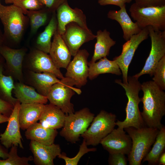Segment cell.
I'll return each mask as SVG.
<instances>
[{
  "instance_id": "1",
  "label": "cell",
  "mask_w": 165,
  "mask_h": 165,
  "mask_svg": "<svg viewBox=\"0 0 165 165\" xmlns=\"http://www.w3.org/2000/svg\"><path fill=\"white\" fill-rule=\"evenodd\" d=\"M143 93L141 98L143 111L141 114L145 126L160 130L163 126L161 120L165 115V93L153 81L141 85Z\"/></svg>"
},
{
  "instance_id": "2",
  "label": "cell",
  "mask_w": 165,
  "mask_h": 165,
  "mask_svg": "<svg viewBox=\"0 0 165 165\" xmlns=\"http://www.w3.org/2000/svg\"><path fill=\"white\" fill-rule=\"evenodd\" d=\"M127 81V83H125L121 79L115 80V83L124 88L128 99L125 109L126 118L122 121L117 120L116 125L124 129L130 127L139 128L145 126L139 108L141 101L139 94L141 84L138 78L133 76L128 77Z\"/></svg>"
},
{
  "instance_id": "3",
  "label": "cell",
  "mask_w": 165,
  "mask_h": 165,
  "mask_svg": "<svg viewBox=\"0 0 165 165\" xmlns=\"http://www.w3.org/2000/svg\"><path fill=\"white\" fill-rule=\"evenodd\" d=\"M131 138L132 145L128 155L130 165H140L150 150L159 130L144 126L139 128L130 127L124 129Z\"/></svg>"
},
{
  "instance_id": "4",
  "label": "cell",
  "mask_w": 165,
  "mask_h": 165,
  "mask_svg": "<svg viewBox=\"0 0 165 165\" xmlns=\"http://www.w3.org/2000/svg\"><path fill=\"white\" fill-rule=\"evenodd\" d=\"M0 19L4 27V40L19 42L29 22L22 10L13 4L6 6L0 3Z\"/></svg>"
},
{
  "instance_id": "5",
  "label": "cell",
  "mask_w": 165,
  "mask_h": 165,
  "mask_svg": "<svg viewBox=\"0 0 165 165\" xmlns=\"http://www.w3.org/2000/svg\"><path fill=\"white\" fill-rule=\"evenodd\" d=\"M94 115L89 108H84L66 115L60 135L68 141L75 143L87 130L92 122Z\"/></svg>"
},
{
  "instance_id": "6",
  "label": "cell",
  "mask_w": 165,
  "mask_h": 165,
  "mask_svg": "<svg viewBox=\"0 0 165 165\" xmlns=\"http://www.w3.org/2000/svg\"><path fill=\"white\" fill-rule=\"evenodd\" d=\"M74 86L72 80L64 77L53 85L47 97L50 103L58 107L66 115L75 112L74 105L71 102L72 97L75 93L80 95L82 93Z\"/></svg>"
},
{
  "instance_id": "7",
  "label": "cell",
  "mask_w": 165,
  "mask_h": 165,
  "mask_svg": "<svg viewBox=\"0 0 165 165\" xmlns=\"http://www.w3.org/2000/svg\"><path fill=\"white\" fill-rule=\"evenodd\" d=\"M129 11L141 29L151 26L156 31H165V5L141 7L134 2L130 6Z\"/></svg>"
},
{
  "instance_id": "8",
  "label": "cell",
  "mask_w": 165,
  "mask_h": 165,
  "mask_svg": "<svg viewBox=\"0 0 165 165\" xmlns=\"http://www.w3.org/2000/svg\"><path fill=\"white\" fill-rule=\"evenodd\" d=\"M116 120L115 114L101 110L94 117L90 127L80 137L85 140L87 145L96 146L113 130Z\"/></svg>"
},
{
  "instance_id": "9",
  "label": "cell",
  "mask_w": 165,
  "mask_h": 165,
  "mask_svg": "<svg viewBox=\"0 0 165 165\" xmlns=\"http://www.w3.org/2000/svg\"><path fill=\"white\" fill-rule=\"evenodd\" d=\"M148 27V36L151 40V49L142 69L133 76L138 79L145 74L152 76L159 62L165 56V31H156L151 26Z\"/></svg>"
},
{
  "instance_id": "10",
  "label": "cell",
  "mask_w": 165,
  "mask_h": 165,
  "mask_svg": "<svg viewBox=\"0 0 165 165\" xmlns=\"http://www.w3.org/2000/svg\"><path fill=\"white\" fill-rule=\"evenodd\" d=\"M148 36V27H147L142 29L138 34L133 35L124 43L120 55L113 58L121 72L123 83H127L128 82L129 67L136 50L139 45L147 39Z\"/></svg>"
},
{
  "instance_id": "11",
  "label": "cell",
  "mask_w": 165,
  "mask_h": 165,
  "mask_svg": "<svg viewBox=\"0 0 165 165\" xmlns=\"http://www.w3.org/2000/svg\"><path fill=\"white\" fill-rule=\"evenodd\" d=\"M89 55L85 49L79 50L67 68L65 77L72 80L77 88L86 85L89 77L88 59Z\"/></svg>"
},
{
  "instance_id": "12",
  "label": "cell",
  "mask_w": 165,
  "mask_h": 165,
  "mask_svg": "<svg viewBox=\"0 0 165 165\" xmlns=\"http://www.w3.org/2000/svg\"><path fill=\"white\" fill-rule=\"evenodd\" d=\"M61 35L73 56L83 44L94 40L96 37L89 28H85L74 22L66 25L65 31Z\"/></svg>"
},
{
  "instance_id": "13",
  "label": "cell",
  "mask_w": 165,
  "mask_h": 165,
  "mask_svg": "<svg viewBox=\"0 0 165 165\" xmlns=\"http://www.w3.org/2000/svg\"><path fill=\"white\" fill-rule=\"evenodd\" d=\"M124 129L118 127L100 141L104 149L109 154L117 153L128 155L132 147V141L129 135Z\"/></svg>"
},
{
  "instance_id": "14",
  "label": "cell",
  "mask_w": 165,
  "mask_h": 165,
  "mask_svg": "<svg viewBox=\"0 0 165 165\" xmlns=\"http://www.w3.org/2000/svg\"><path fill=\"white\" fill-rule=\"evenodd\" d=\"M56 11L57 31L61 35L64 33L66 25L72 22L75 23L85 28L89 29L86 15L82 11L78 8H72L67 0H65Z\"/></svg>"
},
{
  "instance_id": "15",
  "label": "cell",
  "mask_w": 165,
  "mask_h": 165,
  "mask_svg": "<svg viewBox=\"0 0 165 165\" xmlns=\"http://www.w3.org/2000/svg\"><path fill=\"white\" fill-rule=\"evenodd\" d=\"M20 105V103L18 101L14 106L12 112L9 117L5 130L0 134V142L7 149L11 148L12 145L24 148L18 119Z\"/></svg>"
},
{
  "instance_id": "16",
  "label": "cell",
  "mask_w": 165,
  "mask_h": 165,
  "mask_svg": "<svg viewBox=\"0 0 165 165\" xmlns=\"http://www.w3.org/2000/svg\"><path fill=\"white\" fill-rule=\"evenodd\" d=\"M29 145L35 165H54V160L61 153L59 144L46 145L31 141Z\"/></svg>"
},
{
  "instance_id": "17",
  "label": "cell",
  "mask_w": 165,
  "mask_h": 165,
  "mask_svg": "<svg viewBox=\"0 0 165 165\" xmlns=\"http://www.w3.org/2000/svg\"><path fill=\"white\" fill-rule=\"evenodd\" d=\"M49 53L54 65L59 69H66L71 61V53L57 30L53 35Z\"/></svg>"
},
{
  "instance_id": "18",
  "label": "cell",
  "mask_w": 165,
  "mask_h": 165,
  "mask_svg": "<svg viewBox=\"0 0 165 165\" xmlns=\"http://www.w3.org/2000/svg\"><path fill=\"white\" fill-rule=\"evenodd\" d=\"M26 52L24 48L13 49L3 45L0 46V54L11 71L20 80L23 78L22 63Z\"/></svg>"
},
{
  "instance_id": "19",
  "label": "cell",
  "mask_w": 165,
  "mask_h": 165,
  "mask_svg": "<svg viewBox=\"0 0 165 165\" xmlns=\"http://www.w3.org/2000/svg\"><path fill=\"white\" fill-rule=\"evenodd\" d=\"M126 5L118 10H110L107 15L108 18L117 21L122 30L124 39L127 41L134 35L139 33L142 29L136 22H133L127 12Z\"/></svg>"
},
{
  "instance_id": "20",
  "label": "cell",
  "mask_w": 165,
  "mask_h": 165,
  "mask_svg": "<svg viewBox=\"0 0 165 165\" xmlns=\"http://www.w3.org/2000/svg\"><path fill=\"white\" fill-rule=\"evenodd\" d=\"M30 60L31 66L35 72L51 73L61 79L64 77L47 53L36 49L30 55Z\"/></svg>"
},
{
  "instance_id": "21",
  "label": "cell",
  "mask_w": 165,
  "mask_h": 165,
  "mask_svg": "<svg viewBox=\"0 0 165 165\" xmlns=\"http://www.w3.org/2000/svg\"><path fill=\"white\" fill-rule=\"evenodd\" d=\"M45 105L37 103H20L18 119L21 130H26L39 120Z\"/></svg>"
},
{
  "instance_id": "22",
  "label": "cell",
  "mask_w": 165,
  "mask_h": 165,
  "mask_svg": "<svg viewBox=\"0 0 165 165\" xmlns=\"http://www.w3.org/2000/svg\"><path fill=\"white\" fill-rule=\"evenodd\" d=\"M66 115L58 107L50 103L45 105L39 120L46 128L57 129L63 127Z\"/></svg>"
},
{
  "instance_id": "23",
  "label": "cell",
  "mask_w": 165,
  "mask_h": 165,
  "mask_svg": "<svg viewBox=\"0 0 165 165\" xmlns=\"http://www.w3.org/2000/svg\"><path fill=\"white\" fill-rule=\"evenodd\" d=\"M57 134L56 129L45 128L37 122L26 130L25 135L28 140L50 145L54 143Z\"/></svg>"
},
{
  "instance_id": "24",
  "label": "cell",
  "mask_w": 165,
  "mask_h": 165,
  "mask_svg": "<svg viewBox=\"0 0 165 165\" xmlns=\"http://www.w3.org/2000/svg\"><path fill=\"white\" fill-rule=\"evenodd\" d=\"M13 90L15 97L20 103H37L46 104L48 101L47 97L22 82L15 84Z\"/></svg>"
},
{
  "instance_id": "25",
  "label": "cell",
  "mask_w": 165,
  "mask_h": 165,
  "mask_svg": "<svg viewBox=\"0 0 165 165\" xmlns=\"http://www.w3.org/2000/svg\"><path fill=\"white\" fill-rule=\"evenodd\" d=\"M110 35V33L106 29L100 30L97 31V41L91 62H95L108 56L111 47L116 44V41L111 38Z\"/></svg>"
},
{
  "instance_id": "26",
  "label": "cell",
  "mask_w": 165,
  "mask_h": 165,
  "mask_svg": "<svg viewBox=\"0 0 165 165\" xmlns=\"http://www.w3.org/2000/svg\"><path fill=\"white\" fill-rule=\"evenodd\" d=\"M89 75L88 78L92 80L100 74L111 73L120 75L121 72L115 61L110 60L107 57L101 58L97 62H88Z\"/></svg>"
},
{
  "instance_id": "27",
  "label": "cell",
  "mask_w": 165,
  "mask_h": 165,
  "mask_svg": "<svg viewBox=\"0 0 165 165\" xmlns=\"http://www.w3.org/2000/svg\"><path fill=\"white\" fill-rule=\"evenodd\" d=\"M31 75L33 84L38 93L46 97L53 85L60 81L55 75L50 72H32Z\"/></svg>"
},
{
  "instance_id": "28",
  "label": "cell",
  "mask_w": 165,
  "mask_h": 165,
  "mask_svg": "<svg viewBox=\"0 0 165 165\" xmlns=\"http://www.w3.org/2000/svg\"><path fill=\"white\" fill-rule=\"evenodd\" d=\"M52 16L48 24L40 33L36 41L37 49L49 53L51 48L52 37L57 30V22L55 13Z\"/></svg>"
},
{
  "instance_id": "29",
  "label": "cell",
  "mask_w": 165,
  "mask_h": 165,
  "mask_svg": "<svg viewBox=\"0 0 165 165\" xmlns=\"http://www.w3.org/2000/svg\"><path fill=\"white\" fill-rule=\"evenodd\" d=\"M153 146L151 150L142 160L143 162L147 161L149 165L158 164L159 159L165 152V127L164 126L159 130Z\"/></svg>"
},
{
  "instance_id": "30",
  "label": "cell",
  "mask_w": 165,
  "mask_h": 165,
  "mask_svg": "<svg viewBox=\"0 0 165 165\" xmlns=\"http://www.w3.org/2000/svg\"><path fill=\"white\" fill-rule=\"evenodd\" d=\"M2 57L0 54V97L14 106L18 100L12 96L14 87V82L11 76H6L3 73Z\"/></svg>"
},
{
  "instance_id": "31",
  "label": "cell",
  "mask_w": 165,
  "mask_h": 165,
  "mask_svg": "<svg viewBox=\"0 0 165 165\" xmlns=\"http://www.w3.org/2000/svg\"><path fill=\"white\" fill-rule=\"evenodd\" d=\"M48 12L46 9L44 8L38 10H26L23 12L29 19L31 34H35L40 27L46 24L48 19Z\"/></svg>"
},
{
  "instance_id": "32",
  "label": "cell",
  "mask_w": 165,
  "mask_h": 165,
  "mask_svg": "<svg viewBox=\"0 0 165 165\" xmlns=\"http://www.w3.org/2000/svg\"><path fill=\"white\" fill-rule=\"evenodd\" d=\"M17 146L12 145L8 158L2 160L0 157V165H29V162L33 160L31 156L20 157L17 154Z\"/></svg>"
},
{
  "instance_id": "33",
  "label": "cell",
  "mask_w": 165,
  "mask_h": 165,
  "mask_svg": "<svg viewBox=\"0 0 165 165\" xmlns=\"http://www.w3.org/2000/svg\"><path fill=\"white\" fill-rule=\"evenodd\" d=\"M97 150L95 148H88L86 141L83 139L82 143L80 145L78 153L74 157L69 158L65 154L61 153L57 157L64 160L66 165H77L81 158L84 155L90 152H95Z\"/></svg>"
},
{
  "instance_id": "34",
  "label": "cell",
  "mask_w": 165,
  "mask_h": 165,
  "mask_svg": "<svg viewBox=\"0 0 165 165\" xmlns=\"http://www.w3.org/2000/svg\"><path fill=\"white\" fill-rule=\"evenodd\" d=\"M153 75V81L162 90H165V56L159 62Z\"/></svg>"
},
{
  "instance_id": "35",
  "label": "cell",
  "mask_w": 165,
  "mask_h": 165,
  "mask_svg": "<svg viewBox=\"0 0 165 165\" xmlns=\"http://www.w3.org/2000/svg\"><path fill=\"white\" fill-rule=\"evenodd\" d=\"M13 4L20 8L23 12L26 10H38L44 7L41 0H15Z\"/></svg>"
},
{
  "instance_id": "36",
  "label": "cell",
  "mask_w": 165,
  "mask_h": 165,
  "mask_svg": "<svg viewBox=\"0 0 165 165\" xmlns=\"http://www.w3.org/2000/svg\"><path fill=\"white\" fill-rule=\"evenodd\" d=\"M127 160L125 154L117 153L109 154L108 161L110 165H127Z\"/></svg>"
},
{
  "instance_id": "37",
  "label": "cell",
  "mask_w": 165,
  "mask_h": 165,
  "mask_svg": "<svg viewBox=\"0 0 165 165\" xmlns=\"http://www.w3.org/2000/svg\"><path fill=\"white\" fill-rule=\"evenodd\" d=\"M65 0H41L43 5L49 12L55 13Z\"/></svg>"
},
{
  "instance_id": "38",
  "label": "cell",
  "mask_w": 165,
  "mask_h": 165,
  "mask_svg": "<svg viewBox=\"0 0 165 165\" xmlns=\"http://www.w3.org/2000/svg\"><path fill=\"white\" fill-rule=\"evenodd\" d=\"M135 3L141 7L161 6L165 5V0H134Z\"/></svg>"
},
{
  "instance_id": "39",
  "label": "cell",
  "mask_w": 165,
  "mask_h": 165,
  "mask_svg": "<svg viewBox=\"0 0 165 165\" xmlns=\"http://www.w3.org/2000/svg\"><path fill=\"white\" fill-rule=\"evenodd\" d=\"M14 107L13 105L0 97V113L9 117Z\"/></svg>"
},
{
  "instance_id": "40",
  "label": "cell",
  "mask_w": 165,
  "mask_h": 165,
  "mask_svg": "<svg viewBox=\"0 0 165 165\" xmlns=\"http://www.w3.org/2000/svg\"><path fill=\"white\" fill-rule=\"evenodd\" d=\"M132 0H98V3L101 6L113 5L122 7L126 3H130Z\"/></svg>"
},
{
  "instance_id": "41",
  "label": "cell",
  "mask_w": 165,
  "mask_h": 165,
  "mask_svg": "<svg viewBox=\"0 0 165 165\" xmlns=\"http://www.w3.org/2000/svg\"><path fill=\"white\" fill-rule=\"evenodd\" d=\"M7 149L2 144H0V157L3 159H6L8 156L9 152Z\"/></svg>"
},
{
  "instance_id": "42",
  "label": "cell",
  "mask_w": 165,
  "mask_h": 165,
  "mask_svg": "<svg viewBox=\"0 0 165 165\" xmlns=\"http://www.w3.org/2000/svg\"><path fill=\"white\" fill-rule=\"evenodd\" d=\"M158 164L165 165V152H163L160 157L158 161Z\"/></svg>"
},
{
  "instance_id": "43",
  "label": "cell",
  "mask_w": 165,
  "mask_h": 165,
  "mask_svg": "<svg viewBox=\"0 0 165 165\" xmlns=\"http://www.w3.org/2000/svg\"><path fill=\"white\" fill-rule=\"evenodd\" d=\"M9 117L0 113V123L8 122Z\"/></svg>"
},
{
  "instance_id": "44",
  "label": "cell",
  "mask_w": 165,
  "mask_h": 165,
  "mask_svg": "<svg viewBox=\"0 0 165 165\" xmlns=\"http://www.w3.org/2000/svg\"><path fill=\"white\" fill-rule=\"evenodd\" d=\"M4 41V38L3 34L0 29V46L3 45V43Z\"/></svg>"
},
{
  "instance_id": "45",
  "label": "cell",
  "mask_w": 165,
  "mask_h": 165,
  "mask_svg": "<svg viewBox=\"0 0 165 165\" xmlns=\"http://www.w3.org/2000/svg\"><path fill=\"white\" fill-rule=\"evenodd\" d=\"M15 0H4L5 3L7 4H13Z\"/></svg>"
},
{
  "instance_id": "46",
  "label": "cell",
  "mask_w": 165,
  "mask_h": 165,
  "mask_svg": "<svg viewBox=\"0 0 165 165\" xmlns=\"http://www.w3.org/2000/svg\"></svg>"
}]
</instances>
